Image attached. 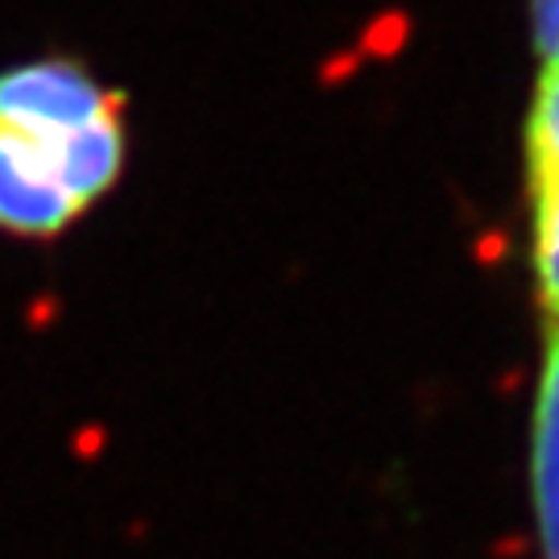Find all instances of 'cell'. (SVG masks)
<instances>
[{
    "instance_id": "6da1fadb",
    "label": "cell",
    "mask_w": 559,
    "mask_h": 559,
    "mask_svg": "<svg viewBox=\"0 0 559 559\" xmlns=\"http://www.w3.org/2000/svg\"><path fill=\"white\" fill-rule=\"evenodd\" d=\"M129 166V96L80 55L0 71V233L59 240L100 207Z\"/></svg>"
},
{
    "instance_id": "7a4b0ae2",
    "label": "cell",
    "mask_w": 559,
    "mask_h": 559,
    "mask_svg": "<svg viewBox=\"0 0 559 559\" xmlns=\"http://www.w3.org/2000/svg\"><path fill=\"white\" fill-rule=\"evenodd\" d=\"M526 182L535 207V278L559 332V67H547L526 117Z\"/></svg>"
},
{
    "instance_id": "3957f363",
    "label": "cell",
    "mask_w": 559,
    "mask_h": 559,
    "mask_svg": "<svg viewBox=\"0 0 559 559\" xmlns=\"http://www.w3.org/2000/svg\"><path fill=\"white\" fill-rule=\"evenodd\" d=\"M531 485H535V522H539L543 559H559V332H551V340H547L539 399H535Z\"/></svg>"
},
{
    "instance_id": "277c9868",
    "label": "cell",
    "mask_w": 559,
    "mask_h": 559,
    "mask_svg": "<svg viewBox=\"0 0 559 559\" xmlns=\"http://www.w3.org/2000/svg\"><path fill=\"white\" fill-rule=\"evenodd\" d=\"M535 41L547 67H559V0H535Z\"/></svg>"
}]
</instances>
